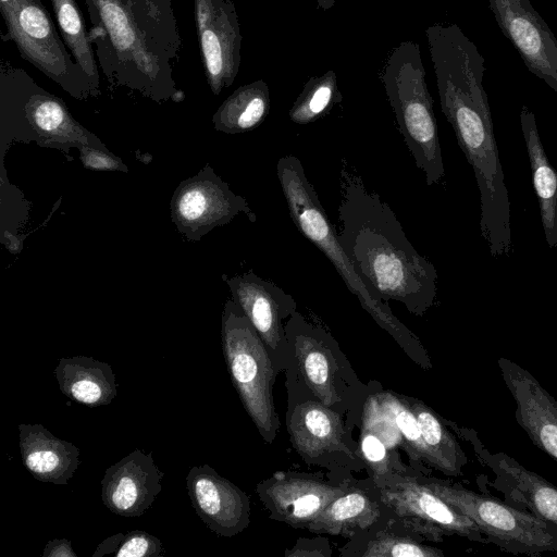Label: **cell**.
<instances>
[{"label": "cell", "mask_w": 557, "mask_h": 557, "mask_svg": "<svg viewBox=\"0 0 557 557\" xmlns=\"http://www.w3.org/2000/svg\"><path fill=\"white\" fill-rule=\"evenodd\" d=\"M238 214H245L251 222L257 220L247 201L233 193L209 164L183 181L171 201L173 223L189 242L199 240Z\"/></svg>", "instance_id": "30bf717a"}, {"label": "cell", "mask_w": 557, "mask_h": 557, "mask_svg": "<svg viewBox=\"0 0 557 557\" xmlns=\"http://www.w3.org/2000/svg\"><path fill=\"white\" fill-rule=\"evenodd\" d=\"M287 429L294 447L310 459L332 451L354 456L344 441L341 418L321 401L297 405L289 414Z\"/></svg>", "instance_id": "ffe728a7"}, {"label": "cell", "mask_w": 557, "mask_h": 557, "mask_svg": "<svg viewBox=\"0 0 557 557\" xmlns=\"http://www.w3.org/2000/svg\"><path fill=\"white\" fill-rule=\"evenodd\" d=\"M338 240L358 275L384 301L423 315L437 293L435 267L407 238L391 207L343 160Z\"/></svg>", "instance_id": "6da1fadb"}, {"label": "cell", "mask_w": 557, "mask_h": 557, "mask_svg": "<svg viewBox=\"0 0 557 557\" xmlns=\"http://www.w3.org/2000/svg\"><path fill=\"white\" fill-rule=\"evenodd\" d=\"M285 330L293 337L300 370L309 388L327 407L339 401L335 387V364L320 331L296 311L290 315Z\"/></svg>", "instance_id": "44dd1931"}, {"label": "cell", "mask_w": 557, "mask_h": 557, "mask_svg": "<svg viewBox=\"0 0 557 557\" xmlns=\"http://www.w3.org/2000/svg\"><path fill=\"white\" fill-rule=\"evenodd\" d=\"M270 91L262 79L238 87L213 114L215 129L240 134L258 127L268 116Z\"/></svg>", "instance_id": "d4e9b609"}, {"label": "cell", "mask_w": 557, "mask_h": 557, "mask_svg": "<svg viewBox=\"0 0 557 557\" xmlns=\"http://www.w3.org/2000/svg\"><path fill=\"white\" fill-rule=\"evenodd\" d=\"M125 534L119 532L103 540L96 548L92 557H102L104 555H113L122 543Z\"/></svg>", "instance_id": "e575fe53"}, {"label": "cell", "mask_w": 557, "mask_h": 557, "mask_svg": "<svg viewBox=\"0 0 557 557\" xmlns=\"http://www.w3.org/2000/svg\"><path fill=\"white\" fill-rule=\"evenodd\" d=\"M315 1H317L318 7L323 11H327V10L332 9L335 4V0H315Z\"/></svg>", "instance_id": "d590c367"}, {"label": "cell", "mask_w": 557, "mask_h": 557, "mask_svg": "<svg viewBox=\"0 0 557 557\" xmlns=\"http://www.w3.org/2000/svg\"><path fill=\"white\" fill-rule=\"evenodd\" d=\"M379 505L363 491L348 487L307 527L314 533L351 536L369 530L380 518Z\"/></svg>", "instance_id": "cb8c5ba5"}, {"label": "cell", "mask_w": 557, "mask_h": 557, "mask_svg": "<svg viewBox=\"0 0 557 557\" xmlns=\"http://www.w3.org/2000/svg\"><path fill=\"white\" fill-rule=\"evenodd\" d=\"M384 414L398 430L404 448L411 460L428 462V450L422 438L419 421L407 400L392 394H384L381 399Z\"/></svg>", "instance_id": "f1b7e54d"}, {"label": "cell", "mask_w": 557, "mask_h": 557, "mask_svg": "<svg viewBox=\"0 0 557 557\" xmlns=\"http://www.w3.org/2000/svg\"><path fill=\"white\" fill-rule=\"evenodd\" d=\"M163 475L151 453L135 449L104 471L102 502L115 515L141 516L160 493Z\"/></svg>", "instance_id": "e0dca14e"}, {"label": "cell", "mask_w": 557, "mask_h": 557, "mask_svg": "<svg viewBox=\"0 0 557 557\" xmlns=\"http://www.w3.org/2000/svg\"><path fill=\"white\" fill-rule=\"evenodd\" d=\"M444 421L471 445L478 461L495 474L494 480L486 483L503 493L506 503L515 504L513 506L519 509L557 524V487L555 485L528 470L506 453L490 450L474 429L459 426L445 419Z\"/></svg>", "instance_id": "8fae6325"}, {"label": "cell", "mask_w": 557, "mask_h": 557, "mask_svg": "<svg viewBox=\"0 0 557 557\" xmlns=\"http://www.w3.org/2000/svg\"><path fill=\"white\" fill-rule=\"evenodd\" d=\"M380 500L408 530L424 540L442 542L445 536L458 535L488 544L469 517L451 507L423 482L391 475L380 486Z\"/></svg>", "instance_id": "9c48e42d"}, {"label": "cell", "mask_w": 557, "mask_h": 557, "mask_svg": "<svg viewBox=\"0 0 557 557\" xmlns=\"http://www.w3.org/2000/svg\"><path fill=\"white\" fill-rule=\"evenodd\" d=\"M7 34L21 57L76 99L96 97L40 0H0Z\"/></svg>", "instance_id": "ba28073f"}, {"label": "cell", "mask_w": 557, "mask_h": 557, "mask_svg": "<svg viewBox=\"0 0 557 557\" xmlns=\"http://www.w3.org/2000/svg\"><path fill=\"white\" fill-rule=\"evenodd\" d=\"M520 124L545 238L548 247L557 250V171L552 166L542 145L534 113L527 106L520 111Z\"/></svg>", "instance_id": "603a6c76"}, {"label": "cell", "mask_w": 557, "mask_h": 557, "mask_svg": "<svg viewBox=\"0 0 557 557\" xmlns=\"http://www.w3.org/2000/svg\"><path fill=\"white\" fill-rule=\"evenodd\" d=\"M53 374L63 395L87 407L108 405L116 396L115 375L111 366L95 358H61Z\"/></svg>", "instance_id": "7402d4cb"}, {"label": "cell", "mask_w": 557, "mask_h": 557, "mask_svg": "<svg viewBox=\"0 0 557 557\" xmlns=\"http://www.w3.org/2000/svg\"><path fill=\"white\" fill-rule=\"evenodd\" d=\"M62 39L74 60L87 75L97 94L99 89V70L88 29L76 0H50Z\"/></svg>", "instance_id": "4316f807"}, {"label": "cell", "mask_w": 557, "mask_h": 557, "mask_svg": "<svg viewBox=\"0 0 557 557\" xmlns=\"http://www.w3.org/2000/svg\"><path fill=\"white\" fill-rule=\"evenodd\" d=\"M222 349L232 383L263 441L271 444L280 426L268 347L238 305L225 302L221 321Z\"/></svg>", "instance_id": "8992f818"}, {"label": "cell", "mask_w": 557, "mask_h": 557, "mask_svg": "<svg viewBox=\"0 0 557 557\" xmlns=\"http://www.w3.org/2000/svg\"><path fill=\"white\" fill-rule=\"evenodd\" d=\"M527 69L557 92V37L530 0H487Z\"/></svg>", "instance_id": "4fadbf2b"}, {"label": "cell", "mask_w": 557, "mask_h": 557, "mask_svg": "<svg viewBox=\"0 0 557 557\" xmlns=\"http://www.w3.org/2000/svg\"><path fill=\"white\" fill-rule=\"evenodd\" d=\"M381 78L416 165L424 173L428 186L440 183L445 170L419 45L408 40L395 47Z\"/></svg>", "instance_id": "5b68a950"}, {"label": "cell", "mask_w": 557, "mask_h": 557, "mask_svg": "<svg viewBox=\"0 0 557 557\" xmlns=\"http://www.w3.org/2000/svg\"><path fill=\"white\" fill-rule=\"evenodd\" d=\"M186 486L193 508L212 532L232 537L249 525L248 495L210 466L191 467Z\"/></svg>", "instance_id": "9a60e30c"}, {"label": "cell", "mask_w": 557, "mask_h": 557, "mask_svg": "<svg viewBox=\"0 0 557 557\" xmlns=\"http://www.w3.org/2000/svg\"><path fill=\"white\" fill-rule=\"evenodd\" d=\"M348 487L310 475L275 473L259 483L256 492L270 512V518L294 528H307Z\"/></svg>", "instance_id": "5bb4252c"}, {"label": "cell", "mask_w": 557, "mask_h": 557, "mask_svg": "<svg viewBox=\"0 0 557 557\" xmlns=\"http://www.w3.org/2000/svg\"><path fill=\"white\" fill-rule=\"evenodd\" d=\"M485 59L456 52L434 65L442 112L475 175L480 193V231L494 258L511 250L510 202L483 87Z\"/></svg>", "instance_id": "3957f363"}, {"label": "cell", "mask_w": 557, "mask_h": 557, "mask_svg": "<svg viewBox=\"0 0 557 557\" xmlns=\"http://www.w3.org/2000/svg\"><path fill=\"white\" fill-rule=\"evenodd\" d=\"M42 557H77V554L73 550L71 541L54 539L47 542Z\"/></svg>", "instance_id": "836d02e7"}, {"label": "cell", "mask_w": 557, "mask_h": 557, "mask_svg": "<svg viewBox=\"0 0 557 557\" xmlns=\"http://www.w3.org/2000/svg\"><path fill=\"white\" fill-rule=\"evenodd\" d=\"M361 453L376 482H384L389 471V458L384 442L372 432H363Z\"/></svg>", "instance_id": "1f68e13d"}, {"label": "cell", "mask_w": 557, "mask_h": 557, "mask_svg": "<svg viewBox=\"0 0 557 557\" xmlns=\"http://www.w3.org/2000/svg\"><path fill=\"white\" fill-rule=\"evenodd\" d=\"M116 557H158L162 555L161 541L141 530L129 531L113 554Z\"/></svg>", "instance_id": "4dcf8cb0"}, {"label": "cell", "mask_w": 557, "mask_h": 557, "mask_svg": "<svg viewBox=\"0 0 557 557\" xmlns=\"http://www.w3.org/2000/svg\"><path fill=\"white\" fill-rule=\"evenodd\" d=\"M232 299L243 310L265 346L273 352L284 348L283 320L296 311L294 298L253 272L225 277Z\"/></svg>", "instance_id": "ac0fdd59"}, {"label": "cell", "mask_w": 557, "mask_h": 557, "mask_svg": "<svg viewBox=\"0 0 557 557\" xmlns=\"http://www.w3.org/2000/svg\"><path fill=\"white\" fill-rule=\"evenodd\" d=\"M89 40L111 85L154 101L178 91L174 78L183 40L173 0H84Z\"/></svg>", "instance_id": "7a4b0ae2"}, {"label": "cell", "mask_w": 557, "mask_h": 557, "mask_svg": "<svg viewBox=\"0 0 557 557\" xmlns=\"http://www.w3.org/2000/svg\"><path fill=\"white\" fill-rule=\"evenodd\" d=\"M498 368L516 401V420L533 444L557 462V400L528 370L500 357Z\"/></svg>", "instance_id": "2e32d148"}, {"label": "cell", "mask_w": 557, "mask_h": 557, "mask_svg": "<svg viewBox=\"0 0 557 557\" xmlns=\"http://www.w3.org/2000/svg\"><path fill=\"white\" fill-rule=\"evenodd\" d=\"M342 555L361 557H443L444 553L413 539L382 533L364 541L359 548L347 549Z\"/></svg>", "instance_id": "f546056e"}, {"label": "cell", "mask_w": 557, "mask_h": 557, "mask_svg": "<svg viewBox=\"0 0 557 557\" xmlns=\"http://www.w3.org/2000/svg\"><path fill=\"white\" fill-rule=\"evenodd\" d=\"M276 174L289 215L298 231L331 261L345 285L357 296L363 309L375 322L387 331L420 367L430 369L432 363L419 338L393 314L386 301L358 275L317 191L306 176L301 161L290 154L282 157L276 164Z\"/></svg>", "instance_id": "277c9868"}, {"label": "cell", "mask_w": 557, "mask_h": 557, "mask_svg": "<svg viewBox=\"0 0 557 557\" xmlns=\"http://www.w3.org/2000/svg\"><path fill=\"white\" fill-rule=\"evenodd\" d=\"M342 99L334 71L311 77L304 86L288 115L298 125L312 123L324 116Z\"/></svg>", "instance_id": "83f0119b"}, {"label": "cell", "mask_w": 557, "mask_h": 557, "mask_svg": "<svg viewBox=\"0 0 557 557\" xmlns=\"http://www.w3.org/2000/svg\"><path fill=\"white\" fill-rule=\"evenodd\" d=\"M556 384H557V382H556Z\"/></svg>", "instance_id": "8d00e7d4"}, {"label": "cell", "mask_w": 557, "mask_h": 557, "mask_svg": "<svg viewBox=\"0 0 557 557\" xmlns=\"http://www.w3.org/2000/svg\"><path fill=\"white\" fill-rule=\"evenodd\" d=\"M428 450V463L449 476L462 475L468 459L443 418L418 399H408Z\"/></svg>", "instance_id": "484cf974"}, {"label": "cell", "mask_w": 557, "mask_h": 557, "mask_svg": "<svg viewBox=\"0 0 557 557\" xmlns=\"http://www.w3.org/2000/svg\"><path fill=\"white\" fill-rule=\"evenodd\" d=\"M17 430L22 462L30 474L40 482L66 485L81 463L79 449L42 424L21 423Z\"/></svg>", "instance_id": "d6986e66"}, {"label": "cell", "mask_w": 557, "mask_h": 557, "mask_svg": "<svg viewBox=\"0 0 557 557\" xmlns=\"http://www.w3.org/2000/svg\"><path fill=\"white\" fill-rule=\"evenodd\" d=\"M423 483L456 510L469 517L492 543L512 554L539 556L557 552V524L484 493L437 479Z\"/></svg>", "instance_id": "52a82bcc"}, {"label": "cell", "mask_w": 557, "mask_h": 557, "mask_svg": "<svg viewBox=\"0 0 557 557\" xmlns=\"http://www.w3.org/2000/svg\"><path fill=\"white\" fill-rule=\"evenodd\" d=\"M199 48L209 88L219 96L239 71L242 34L231 0H194Z\"/></svg>", "instance_id": "7c38bea8"}, {"label": "cell", "mask_w": 557, "mask_h": 557, "mask_svg": "<svg viewBox=\"0 0 557 557\" xmlns=\"http://www.w3.org/2000/svg\"><path fill=\"white\" fill-rule=\"evenodd\" d=\"M79 150L81 160L87 169L98 171H127L126 165H124L119 158L104 151V149L82 145Z\"/></svg>", "instance_id": "d6a6232c"}]
</instances>
